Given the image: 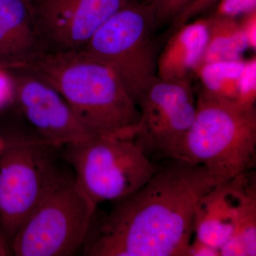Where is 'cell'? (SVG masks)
<instances>
[{
	"label": "cell",
	"instance_id": "cell-2",
	"mask_svg": "<svg viewBox=\"0 0 256 256\" xmlns=\"http://www.w3.org/2000/svg\"><path fill=\"white\" fill-rule=\"evenodd\" d=\"M12 68L34 74L52 86L94 134L134 138L140 121L137 105L117 74L84 50H40Z\"/></svg>",
	"mask_w": 256,
	"mask_h": 256
},
{
	"label": "cell",
	"instance_id": "cell-25",
	"mask_svg": "<svg viewBox=\"0 0 256 256\" xmlns=\"http://www.w3.org/2000/svg\"><path fill=\"white\" fill-rule=\"evenodd\" d=\"M8 140H5L3 139L2 138L0 137V152L4 149V146H6V143H8Z\"/></svg>",
	"mask_w": 256,
	"mask_h": 256
},
{
	"label": "cell",
	"instance_id": "cell-14",
	"mask_svg": "<svg viewBox=\"0 0 256 256\" xmlns=\"http://www.w3.org/2000/svg\"><path fill=\"white\" fill-rule=\"evenodd\" d=\"M206 20L208 38L200 65L242 60L249 48L238 20L213 14Z\"/></svg>",
	"mask_w": 256,
	"mask_h": 256
},
{
	"label": "cell",
	"instance_id": "cell-8",
	"mask_svg": "<svg viewBox=\"0 0 256 256\" xmlns=\"http://www.w3.org/2000/svg\"><path fill=\"white\" fill-rule=\"evenodd\" d=\"M140 121L134 140L148 158L180 159L196 104L190 79L166 80L156 76L137 102Z\"/></svg>",
	"mask_w": 256,
	"mask_h": 256
},
{
	"label": "cell",
	"instance_id": "cell-10",
	"mask_svg": "<svg viewBox=\"0 0 256 256\" xmlns=\"http://www.w3.org/2000/svg\"><path fill=\"white\" fill-rule=\"evenodd\" d=\"M23 72L15 79L13 96L38 139L62 148L96 134L84 126L55 88L34 74Z\"/></svg>",
	"mask_w": 256,
	"mask_h": 256
},
{
	"label": "cell",
	"instance_id": "cell-5",
	"mask_svg": "<svg viewBox=\"0 0 256 256\" xmlns=\"http://www.w3.org/2000/svg\"><path fill=\"white\" fill-rule=\"evenodd\" d=\"M96 207L74 175L64 173L12 240V256L76 255L85 244Z\"/></svg>",
	"mask_w": 256,
	"mask_h": 256
},
{
	"label": "cell",
	"instance_id": "cell-15",
	"mask_svg": "<svg viewBox=\"0 0 256 256\" xmlns=\"http://www.w3.org/2000/svg\"><path fill=\"white\" fill-rule=\"evenodd\" d=\"M245 62L242 58L204 64L198 66L194 74L200 79L202 90L220 98L237 102Z\"/></svg>",
	"mask_w": 256,
	"mask_h": 256
},
{
	"label": "cell",
	"instance_id": "cell-23",
	"mask_svg": "<svg viewBox=\"0 0 256 256\" xmlns=\"http://www.w3.org/2000/svg\"><path fill=\"white\" fill-rule=\"evenodd\" d=\"M4 74L0 72V108L4 106L11 98V92Z\"/></svg>",
	"mask_w": 256,
	"mask_h": 256
},
{
	"label": "cell",
	"instance_id": "cell-7",
	"mask_svg": "<svg viewBox=\"0 0 256 256\" xmlns=\"http://www.w3.org/2000/svg\"><path fill=\"white\" fill-rule=\"evenodd\" d=\"M156 26L154 12L148 3L130 0L80 48L117 74L136 105L156 77L152 41Z\"/></svg>",
	"mask_w": 256,
	"mask_h": 256
},
{
	"label": "cell",
	"instance_id": "cell-12",
	"mask_svg": "<svg viewBox=\"0 0 256 256\" xmlns=\"http://www.w3.org/2000/svg\"><path fill=\"white\" fill-rule=\"evenodd\" d=\"M32 0H0V66L12 68L40 50Z\"/></svg>",
	"mask_w": 256,
	"mask_h": 256
},
{
	"label": "cell",
	"instance_id": "cell-13",
	"mask_svg": "<svg viewBox=\"0 0 256 256\" xmlns=\"http://www.w3.org/2000/svg\"><path fill=\"white\" fill-rule=\"evenodd\" d=\"M207 38L206 18L178 26L156 58V76L166 80L190 79L201 63Z\"/></svg>",
	"mask_w": 256,
	"mask_h": 256
},
{
	"label": "cell",
	"instance_id": "cell-20",
	"mask_svg": "<svg viewBox=\"0 0 256 256\" xmlns=\"http://www.w3.org/2000/svg\"><path fill=\"white\" fill-rule=\"evenodd\" d=\"M242 32L245 34L248 48H256V10L242 16V21H239Z\"/></svg>",
	"mask_w": 256,
	"mask_h": 256
},
{
	"label": "cell",
	"instance_id": "cell-18",
	"mask_svg": "<svg viewBox=\"0 0 256 256\" xmlns=\"http://www.w3.org/2000/svg\"><path fill=\"white\" fill-rule=\"evenodd\" d=\"M256 100V58L246 60L242 70L238 100L242 105L255 106Z\"/></svg>",
	"mask_w": 256,
	"mask_h": 256
},
{
	"label": "cell",
	"instance_id": "cell-6",
	"mask_svg": "<svg viewBox=\"0 0 256 256\" xmlns=\"http://www.w3.org/2000/svg\"><path fill=\"white\" fill-rule=\"evenodd\" d=\"M60 148L38 138L8 141L0 152V234L9 245L64 174Z\"/></svg>",
	"mask_w": 256,
	"mask_h": 256
},
{
	"label": "cell",
	"instance_id": "cell-9",
	"mask_svg": "<svg viewBox=\"0 0 256 256\" xmlns=\"http://www.w3.org/2000/svg\"><path fill=\"white\" fill-rule=\"evenodd\" d=\"M130 0H38L37 28L53 50H79Z\"/></svg>",
	"mask_w": 256,
	"mask_h": 256
},
{
	"label": "cell",
	"instance_id": "cell-3",
	"mask_svg": "<svg viewBox=\"0 0 256 256\" xmlns=\"http://www.w3.org/2000/svg\"><path fill=\"white\" fill-rule=\"evenodd\" d=\"M194 119L184 140L180 159L200 164L218 182L255 168V106L242 105L202 90Z\"/></svg>",
	"mask_w": 256,
	"mask_h": 256
},
{
	"label": "cell",
	"instance_id": "cell-21",
	"mask_svg": "<svg viewBox=\"0 0 256 256\" xmlns=\"http://www.w3.org/2000/svg\"><path fill=\"white\" fill-rule=\"evenodd\" d=\"M218 1V0H196L178 18L176 24L181 25L188 22V20L205 11Z\"/></svg>",
	"mask_w": 256,
	"mask_h": 256
},
{
	"label": "cell",
	"instance_id": "cell-24",
	"mask_svg": "<svg viewBox=\"0 0 256 256\" xmlns=\"http://www.w3.org/2000/svg\"><path fill=\"white\" fill-rule=\"evenodd\" d=\"M12 256L9 244L0 234V256Z\"/></svg>",
	"mask_w": 256,
	"mask_h": 256
},
{
	"label": "cell",
	"instance_id": "cell-1",
	"mask_svg": "<svg viewBox=\"0 0 256 256\" xmlns=\"http://www.w3.org/2000/svg\"><path fill=\"white\" fill-rule=\"evenodd\" d=\"M110 212L92 218L85 256H186L198 200L220 182L206 168L171 159Z\"/></svg>",
	"mask_w": 256,
	"mask_h": 256
},
{
	"label": "cell",
	"instance_id": "cell-11",
	"mask_svg": "<svg viewBox=\"0 0 256 256\" xmlns=\"http://www.w3.org/2000/svg\"><path fill=\"white\" fill-rule=\"evenodd\" d=\"M256 198L252 170L217 184L197 203L193 224L195 238L220 250L232 237L246 207Z\"/></svg>",
	"mask_w": 256,
	"mask_h": 256
},
{
	"label": "cell",
	"instance_id": "cell-16",
	"mask_svg": "<svg viewBox=\"0 0 256 256\" xmlns=\"http://www.w3.org/2000/svg\"><path fill=\"white\" fill-rule=\"evenodd\" d=\"M220 252V256L256 255V200L248 204L232 237Z\"/></svg>",
	"mask_w": 256,
	"mask_h": 256
},
{
	"label": "cell",
	"instance_id": "cell-19",
	"mask_svg": "<svg viewBox=\"0 0 256 256\" xmlns=\"http://www.w3.org/2000/svg\"><path fill=\"white\" fill-rule=\"evenodd\" d=\"M213 15L236 18L256 10V0H218Z\"/></svg>",
	"mask_w": 256,
	"mask_h": 256
},
{
	"label": "cell",
	"instance_id": "cell-17",
	"mask_svg": "<svg viewBox=\"0 0 256 256\" xmlns=\"http://www.w3.org/2000/svg\"><path fill=\"white\" fill-rule=\"evenodd\" d=\"M196 0H146L151 6L156 25L175 22Z\"/></svg>",
	"mask_w": 256,
	"mask_h": 256
},
{
	"label": "cell",
	"instance_id": "cell-4",
	"mask_svg": "<svg viewBox=\"0 0 256 256\" xmlns=\"http://www.w3.org/2000/svg\"><path fill=\"white\" fill-rule=\"evenodd\" d=\"M62 148L76 181L96 206L137 191L160 168L133 138L92 134Z\"/></svg>",
	"mask_w": 256,
	"mask_h": 256
},
{
	"label": "cell",
	"instance_id": "cell-22",
	"mask_svg": "<svg viewBox=\"0 0 256 256\" xmlns=\"http://www.w3.org/2000/svg\"><path fill=\"white\" fill-rule=\"evenodd\" d=\"M186 256H220V252L218 249L194 238L188 246Z\"/></svg>",
	"mask_w": 256,
	"mask_h": 256
}]
</instances>
